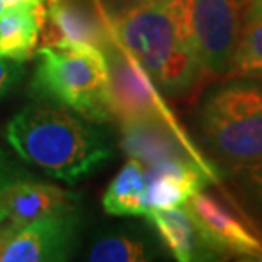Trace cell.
Returning <instances> with one entry per match:
<instances>
[{"mask_svg":"<svg viewBox=\"0 0 262 262\" xmlns=\"http://www.w3.org/2000/svg\"><path fill=\"white\" fill-rule=\"evenodd\" d=\"M114 38L164 96H187L204 73L189 45L182 0H106Z\"/></svg>","mask_w":262,"mask_h":262,"instance_id":"cell-1","label":"cell"},{"mask_svg":"<svg viewBox=\"0 0 262 262\" xmlns=\"http://www.w3.org/2000/svg\"><path fill=\"white\" fill-rule=\"evenodd\" d=\"M101 126L70 109L36 101L7 123L5 138L26 164L67 184H77L113 157Z\"/></svg>","mask_w":262,"mask_h":262,"instance_id":"cell-2","label":"cell"},{"mask_svg":"<svg viewBox=\"0 0 262 262\" xmlns=\"http://www.w3.org/2000/svg\"><path fill=\"white\" fill-rule=\"evenodd\" d=\"M194 123L213 160L227 165L262 160V80L225 77L199 99Z\"/></svg>","mask_w":262,"mask_h":262,"instance_id":"cell-3","label":"cell"},{"mask_svg":"<svg viewBox=\"0 0 262 262\" xmlns=\"http://www.w3.org/2000/svg\"><path fill=\"white\" fill-rule=\"evenodd\" d=\"M29 94L97 124L114 121L107 68L99 48L78 43L39 46Z\"/></svg>","mask_w":262,"mask_h":262,"instance_id":"cell-4","label":"cell"},{"mask_svg":"<svg viewBox=\"0 0 262 262\" xmlns=\"http://www.w3.org/2000/svg\"><path fill=\"white\" fill-rule=\"evenodd\" d=\"M189 45L204 77L227 75L240 31L242 0H182Z\"/></svg>","mask_w":262,"mask_h":262,"instance_id":"cell-5","label":"cell"},{"mask_svg":"<svg viewBox=\"0 0 262 262\" xmlns=\"http://www.w3.org/2000/svg\"><path fill=\"white\" fill-rule=\"evenodd\" d=\"M102 53L106 58L109 99H111L114 121L159 119L170 126L182 128L174 113L162 99L159 87L138 61L118 43L114 34Z\"/></svg>","mask_w":262,"mask_h":262,"instance_id":"cell-6","label":"cell"},{"mask_svg":"<svg viewBox=\"0 0 262 262\" xmlns=\"http://www.w3.org/2000/svg\"><path fill=\"white\" fill-rule=\"evenodd\" d=\"M184 208L194 220L204 242L220 259L230 255L262 260V235L233 201L228 203L201 189L187 199Z\"/></svg>","mask_w":262,"mask_h":262,"instance_id":"cell-7","label":"cell"},{"mask_svg":"<svg viewBox=\"0 0 262 262\" xmlns=\"http://www.w3.org/2000/svg\"><path fill=\"white\" fill-rule=\"evenodd\" d=\"M77 230V209L26 225L4 222L0 223V262L67 260L75 247Z\"/></svg>","mask_w":262,"mask_h":262,"instance_id":"cell-8","label":"cell"},{"mask_svg":"<svg viewBox=\"0 0 262 262\" xmlns=\"http://www.w3.org/2000/svg\"><path fill=\"white\" fill-rule=\"evenodd\" d=\"M43 10L39 46L78 43L102 51L113 38L99 0H45Z\"/></svg>","mask_w":262,"mask_h":262,"instance_id":"cell-9","label":"cell"},{"mask_svg":"<svg viewBox=\"0 0 262 262\" xmlns=\"http://www.w3.org/2000/svg\"><path fill=\"white\" fill-rule=\"evenodd\" d=\"M119 129L123 151L145 167L162 160H192L216 170L196 148L184 128L170 126L159 119H135L119 123Z\"/></svg>","mask_w":262,"mask_h":262,"instance_id":"cell-10","label":"cell"},{"mask_svg":"<svg viewBox=\"0 0 262 262\" xmlns=\"http://www.w3.org/2000/svg\"><path fill=\"white\" fill-rule=\"evenodd\" d=\"M146 198L150 209L184 206L186 201L211 182L218 170L206 169L192 160H162L145 167Z\"/></svg>","mask_w":262,"mask_h":262,"instance_id":"cell-11","label":"cell"},{"mask_svg":"<svg viewBox=\"0 0 262 262\" xmlns=\"http://www.w3.org/2000/svg\"><path fill=\"white\" fill-rule=\"evenodd\" d=\"M145 218L174 259L181 262L220 259L204 242L194 220L184 206L154 208L145 214Z\"/></svg>","mask_w":262,"mask_h":262,"instance_id":"cell-12","label":"cell"},{"mask_svg":"<svg viewBox=\"0 0 262 262\" xmlns=\"http://www.w3.org/2000/svg\"><path fill=\"white\" fill-rule=\"evenodd\" d=\"M77 201L78 196L73 192L55 184H46L31 176L14 186L9 196L5 222L26 225L39 218L77 209Z\"/></svg>","mask_w":262,"mask_h":262,"instance_id":"cell-13","label":"cell"},{"mask_svg":"<svg viewBox=\"0 0 262 262\" xmlns=\"http://www.w3.org/2000/svg\"><path fill=\"white\" fill-rule=\"evenodd\" d=\"M45 4V2H43ZM43 4L14 5L0 12V56L29 61L39 46Z\"/></svg>","mask_w":262,"mask_h":262,"instance_id":"cell-14","label":"cell"},{"mask_svg":"<svg viewBox=\"0 0 262 262\" xmlns=\"http://www.w3.org/2000/svg\"><path fill=\"white\" fill-rule=\"evenodd\" d=\"M102 206L113 216H145L150 211L145 165L129 159L107 186Z\"/></svg>","mask_w":262,"mask_h":262,"instance_id":"cell-15","label":"cell"},{"mask_svg":"<svg viewBox=\"0 0 262 262\" xmlns=\"http://www.w3.org/2000/svg\"><path fill=\"white\" fill-rule=\"evenodd\" d=\"M223 177L235 206L262 235V160L228 165Z\"/></svg>","mask_w":262,"mask_h":262,"instance_id":"cell-16","label":"cell"},{"mask_svg":"<svg viewBox=\"0 0 262 262\" xmlns=\"http://www.w3.org/2000/svg\"><path fill=\"white\" fill-rule=\"evenodd\" d=\"M155 250L146 238L133 233H113L99 238L89 250L94 262H145L151 260Z\"/></svg>","mask_w":262,"mask_h":262,"instance_id":"cell-17","label":"cell"},{"mask_svg":"<svg viewBox=\"0 0 262 262\" xmlns=\"http://www.w3.org/2000/svg\"><path fill=\"white\" fill-rule=\"evenodd\" d=\"M225 77L262 80V19L244 24Z\"/></svg>","mask_w":262,"mask_h":262,"instance_id":"cell-18","label":"cell"},{"mask_svg":"<svg viewBox=\"0 0 262 262\" xmlns=\"http://www.w3.org/2000/svg\"><path fill=\"white\" fill-rule=\"evenodd\" d=\"M33 174L24 169L12 154L0 145V223L7 220V203L14 186Z\"/></svg>","mask_w":262,"mask_h":262,"instance_id":"cell-19","label":"cell"},{"mask_svg":"<svg viewBox=\"0 0 262 262\" xmlns=\"http://www.w3.org/2000/svg\"><path fill=\"white\" fill-rule=\"evenodd\" d=\"M26 73L24 61L0 56V101L5 99L23 82Z\"/></svg>","mask_w":262,"mask_h":262,"instance_id":"cell-20","label":"cell"},{"mask_svg":"<svg viewBox=\"0 0 262 262\" xmlns=\"http://www.w3.org/2000/svg\"><path fill=\"white\" fill-rule=\"evenodd\" d=\"M262 19V0H247L244 5V24Z\"/></svg>","mask_w":262,"mask_h":262,"instance_id":"cell-21","label":"cell"},{"mask_svg":"<svg viewBox=\"0 0 262 262\" xmlns=\"http://www.w3.org/2000/svg\"><path fill=\"white\" fill-rule=\"evenodd\" d=\"M4 5V9H9V7H14V5H20V4H26V5H41L45 0H0Z\"/></svg>","mask_w":262,"mask_h":262,"instance_id":"cell-22","label":"cell"},{"mask_svg":"<svg viewBox=\"0 0 262 262\" xmlns=\"http://www.w3.org/2000/svg\"><path fill=\"white\" fill-rule=\"evenodd\" d=\"M2 10H4V5H2V2H0V12H2Z\"/></svg>","mask_w":262,"mask_h":262,"instance_id":"cell-23","label":"cell"},{"mask_svg":"<svg viewBox=\"0 0 262 262\" xmlns=\"http://www.w3.org/2000/svg\"><path fill=\"white\" fill-rule=\"evenodd\" d=\"M242 2H244V0H242Z\"/></svg>","mask_w":262,"mask_h":262,"instance_id":"cell-24","label":"cell"}]
</instances>
